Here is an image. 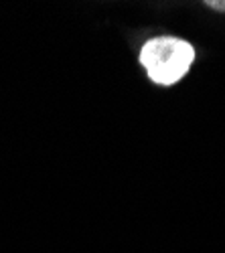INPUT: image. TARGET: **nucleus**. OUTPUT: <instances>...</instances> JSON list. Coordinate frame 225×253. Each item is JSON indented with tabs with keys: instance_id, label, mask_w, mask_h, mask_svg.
<instances>
[{
	"instance_id": "obj_1",
	"label": "nucleus",
	"mask_w": 225,
	"mask_h": 253,
	"mask_svg": "<svg viewBox=\"0 0 225 253\" xmlns=\"http://www.w3.org/2000/svg\"><path fill=\"white\" fill-rule=\"evenodd\" d=\"M195 61V49L179 37H154L140 51V63L152 83L169 87L187 75Z\"/></svg>"
},
{
	"instance_id": "obj_2",
	"label": "nucleus",
	"mask_w": 225,
	"mask_h": 253,
	"mask_svg": "<svg viewBox=\"0 0 225 253\" xmlns=\"http://www.w3.org/2000/svg\"><path fill=\"white\" fill-rule=\"evenodd\" d=\"M207 6L215 8V10H225V0H209Z\"/></svg>"
}]
</instances>
